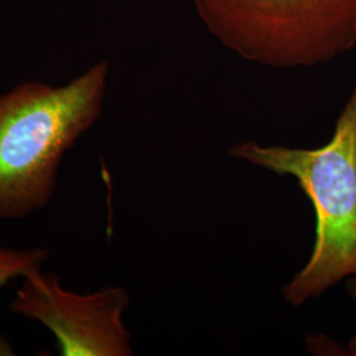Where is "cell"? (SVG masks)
Masks as SVG:
<instances>
[{"label": "cell", "mask_w": 356, "mask_h": 356, "mask_svg": "<svg viewBox=\"0 0 356 356\" xmlns=\"http://www.w3.org/2000/svg\"><path fill=\"white\" fill-rule=\"evenodd\" d=\"M110 64L70 82H24L0 95V219H22L51 202L65 153L102 114Z\"/></svg>", "instance_id": "cell-1"}, {"label": "cell", "mask_w": 356, "mask_h": 356, "mask_svg": "<svg viewBox=\"0 0 356 356\" xmlns=\"http://www.w3.org/2000/svg\"><path fill=\"white\" fill-rule=\"evenodd\" d=\"M229 153L296 178L314 207V248L305 267L282 288L288 304L301 306L356 276V83L326 145L300 149L244 141Z\"/></svg>", "instance_id": "cell-2"}, {"label": "cell", "mask_w": 356, "mask_h": 356, "mask_svg": "<svg viewBox=\"0 0 356 356\" xmlns=\"http://www.w3.org/2000/svg\"><path fill=\"white\" fill-rule=\"evenodd\" d=\"M202 24L254 64H326L356 45V0H194Z\"/></svg>", "instance_id": "cell-3"}, {"label": "cell", "mask_w": 356, "mask_h": 356, "mask_svg": "<svg viewBox=\"0 0 356 356\" xmlns=\"http://www.w3.org/2000/svg\"><path fill=\"white\" fill-rule=\"evenodd\" d=\"M129 301L123 286L79 294L65 289L56 273L38 269L23 277L10 310L53 332L63 356H131V334L123 323Z\"/></svg>", "instance_id": "cell-4"}, {"label": "cell", "mask_w": 356, "mask_h": 356, "mask_svg": "<svg viewBox=\"0 0 356 356\" xmlns=\"http://www.w3.org/2000/svg\"><path fill=\"white\" fill-rule=\"evenodd\" d=\"M48 254V251L42 248L16 250L0 247V288L11 280L23 279L31 272L41 269Z\"/></svg>", "instance_id": "cell-5"}, {"label": "cell", "mask_w": 356, "mask_h": 356, "mask_svg": "<svg viewBox=\"0 0 356 356\" xmlns=\"http://www.w3.org/2000/svg\"><path fill=\"white\" fill-rule=\"evenodd\" d=\"M348 351H350L351 355L356 356V337H354V338L350 341V343H348Z\"/></svg>", "instance_id": "cell-6"}, {"label": "cell", "mask_w": 356, "mask_h": 356, "mask_svg": "<svg viewBox=\"0 0 356 356\" xmlns=\"http://www.w3.org/2000/svg\"><path fill=\"white\" fill-rule=\"evenodd\" d=\"M351 288H353V293H354V296H355L356 298V279L354 282H353V285H351Z\"/></svg>", "instance_id": "cell-7"}]
</instances>
